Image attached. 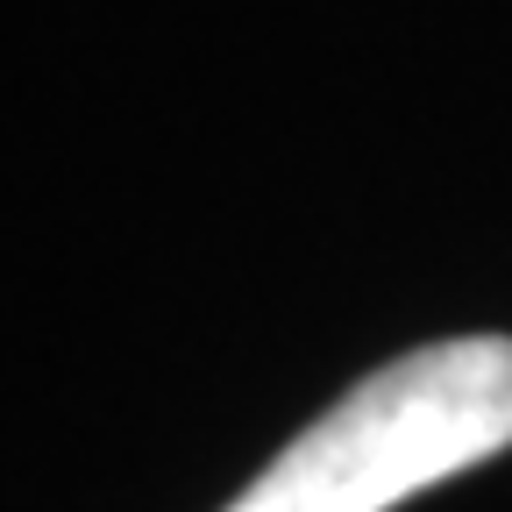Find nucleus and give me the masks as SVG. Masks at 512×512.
<instances>
[{
  "instance_id": "obj_1",
  "label": "nucleus",
  "mask_w": 512,
  "mask_h": 512,
  "mask_svg": "<svg viewBox=\"0 0 512 512\" xmlns=\"http://www.w3.org/2000/svg\"><path fill=\"white\" fill-rule=\"evenodd\" d=\"M512 448V335H456L370 370L221 512H392Z\"/></svg>"
}]
</instances>
